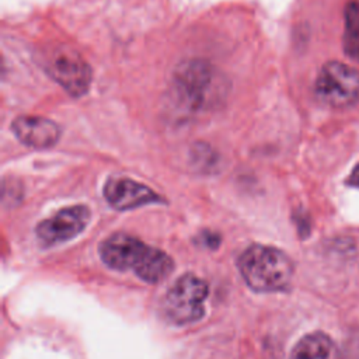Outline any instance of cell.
I'll list each match as a JSON object with an SVG mask.
<instances>
[{"label":"cell","mask_w":359,"mask_h":359,"mask_svg":"<svg viewBox=\"0 0 359 359\" xmlns=\"http://www.w3.org/2000/svg\"><path fill=\"white\" fill-rule=\"evenodd\" d=\"M102 262L115 271H132L147 283L164 280L174 269V262L164 251L150 247L139 238L115 233L100 244Z\"/></svg>","instance_id":"obj_1"},{"label":"cell","mask_w":359,"mask_h":359,"mask_svg":"<svg viewBox=\"0 0 359 359\" xmlns=\"http://www.w3.org/2000/svg\"><path fill=\"white\" fill-rule=\"evenodd\" d=\"M238 269L245 283L255 292L286 290L293 278V262L280 250L251 245L238 258Z\"/></svg>","instance_id":"obj_2"},{"label":"cell","mask_w":359,"mask_h":359,"mask_svg":"<svg viewBox=\"0 0 359 359\" xmlns=\"http://www.w3.org/2000/svg\"><path fill=\"white\" fill-rule=\"evenodd\" d=\"M172 90L175 97L187 107L202 108L220 95L223 86L213 66L195 59L178 66Z\"/></svg>","instance_id":"obj_3"},{"label":"cell","mask_w":359,"mask_h":359,"mask_svg":"<svg viewBox=\"0 0 359 359\" xmlns=\"http://www.w3.org/2000/svg\"><path fill=\"white\" fill-rule=\"evenodd\" d=\"M209 287L201 278L185 273L167 290L163 299V314L171 324L185 325L198 321L205 314L203 303Z\"/></svg>","instance_id":"obj_4"},{"label":"cell","mask_w":359,"mask_h":359,"mask_svg":"<svg viewBox=\"0 0 359 359\" xmlns=\"http://www.w3.org/2000/svg\"><path fill=\"white\" fill-rule=\"evenodd\" d=\"M314 94L331 108L355 105L359 102V70L339 60L327 62L316 77Z\"/></svg>","instance_id":"obj_5"},{"label":"cell","mask_w":359,"mask_h":359,"mask_svg":"<svg viewBox=\"0 0 359 359\" xmlns=\"http://www.w3.org/2000/svg\"><path fill=\"white\" fill-rule=\"evenodd\" d=\"M46 69L50 77L56 80L72 95H81L90 87V66L77 52L69 48L57 49L50 56Z\"/></svg>","instance_id":"obj_6"},{"label":"cell","mask_w":359,"mask_h":359,"mask_svg":"<svg viewBox=\"0 0 359 359\" xmlns=\"http://www.w3.org/2000/svg\"><path fill=\"white\" fill-rule=\"evenodd\" d=\"M90 215L84 205L63 208L36 226V236L45 247L69 241L86 229Z\"/></svg>","instance_id":"obj_7"},{"label":"cell","mask_w":359,"mask_h":359,"mask_svg":"<svg viewBox=\"0 0 359 359\" xmlns=\"http://www.w3.org/2000/svg\"><path fill=\"white\" fill-rule=\"evenodd\" d=\"M104 196L107 202L118 210H128L149 203L164 202V199L151 188L123 177L109 178L104 187Z\"/></svg>","instance_id":"obj_8"},{"label":"cell","mask_w":359,"mask_h":359,"mask_svg":"<svg viewBox=\"0 0 359 359\" xmlns=\"http://www.w3.org/2000/svg\"><path fill=\"white\" fill-rule=\"evenodd\" d=\"M11 129L21 143L35 149L50 147L60 137V128L56 122L36 115L15 118Z\"/></svg>","instance_id":"obj_9"},{"label":"cell","mask_w":359,"mask_h":359,"mask_svg":"<svg viewBox=\"0 0 359 359\" xmlns=\"http://www.w3.org/2000/svg\"><path fill=\"white\" fill-rule=\"evenodd\" d=\"M289 359H344L338 345L324 332L304 335L292 349Z\"/></svg>","instance_id":"obj_10"},{"label":"cell","mask_w":359,"mask_h":359,"mask_svg":"<svg viewBox=\"0 0 359 359\" xmlns=\"http://www.w3.org/2000/svg\"><path fill=\"white\" fill-rule=\"evenodd\" d=\"M344 52L348 57L359 60V3L349 1L344 14Z\"/></svg>","instance_id":"obj_11"},{"label":"cell","mask_w":359,"mask_h":359,"mask_svg":"<svg viewBox=\"0 0 359 359\" xmlns=\"http://www.w3.org/2000/svg\"><path fill=\"white\" fill-rule=\"evenodd\" d=\"M346 184L349 187H359V164L351 171V174L346 180Z\"/></svg>","instance_id":"obj_12"},{"label":"cell","mask_w":359,"mask_h":359,"mask_svg":"<svg viewBox=\"0 0 359 359\" xmlns=\"http://www.w3.org/2000/svg\"><path fill=\"white\" fill-rule=\"evenodd\" d=\"M349 359H359V342H355L353 346L351 348Z\"/></svg>","instance_id":"obj_13"}]
</instances>
